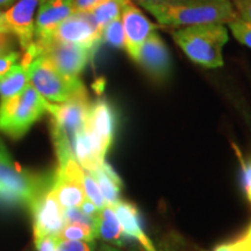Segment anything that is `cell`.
I'll use <instances>...</instances> for the list:
<instances>
[{
    "instance_id": "1",
    "label": "cell",
    "mask_w": 251,
    "mask_h": 251,
    "mask_svg": "<svg viewBox=\"0 0 251 251\" xmlns=\"http://www.w3.org/2000/svg\"><path fill=\"white\" fill-rule=\"evenodd\" d=\"M147 9L161 25L181 28L199 25H226L238 17L231 0H183L163 2Z\"/></svg>"
},
{
    "instance_id": "2",
    "label": "cell",
    "mask_w": 251,
    "mask_h": 251,
    "mask_svg": "<svg viewBox=\"0 0 251 251\" xmlns=\"http://www.w3.org/2000/svg\"><path fill=\"white\" fill-rule=\"evenodd\" d=\"M175 42L194 63L203 68L215 69L224 65L222 50L228 42L225 25H199L175 30Z\"/></svg>"
},
{
    "instance_id": "3",
    "label": "cell",
    "mask_w": 251,
    "mask_h": 251,
    "mask_svg": "<svg viewBox=\"0 0 251 251\" xmlns=\"http://www.w3.org/2000/svg\"><path fill=\"white\" fill-rule=\"evenodd\" d=\"M54 183L52 175H35L20 169L12 161L0 141V198L31 207Z\"/></svg>"
},
{
    "instance_id": "4",
    "label": "cell",
    "mask_w": 251,
    "mask_h": 251,
    "mask_svg": "<svg viewBox=\"0 0 251 251\" xmlns=\"http://www.w3.org/2000/svg\"><path fill=\"white\" fill-rule=\"evenodd\" d=\"M48 103L30 84L17 96L0 100V133L15 140L23 137L48 113Z\"/></svg>"
},
{
    "instance_id": "5",
    "label": "cell",
    "mask_w": 251,
    "mask_h": 251,
    "mask_svg": "<svg viewBox=\"0 0 251 251\" xmlns=\"http://www.w3.org/2000/svg\"><path fill=\"white\" fill-rule=\"evenodd\" d=\"M29 84L51 103H61L79 94L86 89L79 77H70L58 71L48 59L37 55L31 59L28 68Z\"/></svg>"
},
{
    "instance_id": "6",
    "label": "cell",
    "mask_w": 251,
    "mask_h": 251,
    "mask_svg": "<svg viewBox=\"0 0 251 251\" xmlns=\"http://www.w3.org/2000/svg\"><path fill=\"white\" fill-rule=\"evenodd\" d=\"M37 55L43 56L62 74L78 77L96 54V47L57 40H43L34 42Z\"/></svg>"
},
{
    "instance_id": "7",
    "label": "cell",
    "mask_w": 251,
    "mask_h": 251,
    "mask_svg": "<svg viewBox=\"0 0 251 251\" xmlns=\"http://www.w3.org/2000/svg\"><path fill=\"white\" fill-rule=\"evenodd\" d=\"M117 128V113L107 100L99 99L90 105L83 129L89 137L96 156L105 162L114 140Z\"/></svg>"
},
{
    "instance_id": "8",
    "label": "cell",
    "mask_w": 251,
    "mask_h": 251,
    "mask_svg": "<svg viewBox=\"0 0 251 251\" xmlns=\"http://www.w3.org/2000/svg\"><path fill=\"white\" fill-rule=\"evenodd\" d=\"M90 105L87 92L65 102H49L48 113L51 115V128L61 131L72 141L75 135L84 127Z\"/></svg>"
},
{
    "instance_id": "9",
    "label": "cell",
    "mask_w": 251,
    "mask_h": 251,
    "mask_svg": "<svg viewBox=\"0 0 251 251\" xmlns=\"http://www.w3.org/2000/svg\"><path fill=\"white\" fill-rule=\"evenodd\" d=\"M77 43L98 48L101 41V31L94 25L87 12H75L63 20L45 40ZM43 41V40H41Z\"/></svg>"
},
{
    "instance_id": "10",
    "label": "cell",
    "mask_w": 251,
    "mask_h": 251,
    "mask_svg": "<svg viewBox=\"0 0 251 251\" xmlns=\"http://www.w3.org/2000/svg\"><path fill=\"white\" fill-rule=\"evenodd\" d=\"M29 209L33 214L35 240L46 236H58L65 225L64 209L58 203L51 187L37 198Z\"/></svg>"
},
{
    "instance_id": "11",
    "label": "cell",
    "mask_w": 251,
    "mask_h": 251,
    "mask_svg": "<svg viewBox=\"0 0 251 251\" xmlns=\"http://www.w3.org/2000/svg\"><path fill=\"white\" fill-rule=\"evenodd\" d=\"M41 0H18L5 11V20L20 48L26 50L35 42V20Z\"/></svg>"
},
{
    "instance_id": "12",
    "label": "cell",
    "mask_w": 251,
    "mask_h": 251,
    "mask_svg": "<svg viewBox=\"0 0 251 251\" xmlns=\"http://www.w3.org/2000/svg\"><path fill=\"white\" fill-rule=\"evenodd\" d=\"M150 78L164 81L171 74V56L158 34L151 33L141 47L136 61Z\"/></svg>"
},
{
    "instance_id": "13",
    "label": "cell",
    "mask_w": 251,
    "mask_h": 251,
    "mask_svg": "<svg viewBox=\"0 0 251 251\" xmlns=\"http://www.w3.org/2000/svg\"><path fill=\"white\" fill-rule=\"evenodd\" d=\"M120 18L125 33V49L128 55L136 61L141 47L153 33L156 26L133 2L122 8Z\"/></svg>"
},
{
    "instance_id": "14",
    "label": "cell",
    "mask_w": 251,
    "mask_h": 251,
    "mask_svg": "<svg viewBox=\"0 0 251 251\" xmlns=\"http://www.w3.org/2000/svg\"><path fill=\"white\" fill-rule=\"evenodd\" d=\"M72 13L74 0H41L35 20V41L47 39Z\"/></svg>"
},
{
    "instance_id": "15",
    "label": "cell",
    "mask_w": 251,
    "mask_h": 251,
    "mask_svg": "<svg viewBox=\"0 0 251 251\" xmlns=\"http://www.w3.org/2000/svg\"><path fill=\"white\" fill-rule=\"evenodd\" d=\"M113 208L120 220L124 234L128 241L137 242L146 251H157L151 241L144 233L140 211L134 203L120 200L113 206Z\"/></svg>"
},
{
    "instance_id": "16",
    "label": "cell",
    "mask_w": 251,
    "mask_h": 251,
    "mask_svg": "<svg viewBox=\"0 0 251 251\" xmlns=\"http://www.w3.org/2000/svg\"><path fill=\"white\" fill-rule=\"evenodd\" d=\"M37 51L35 46L28 48L25 54L21 56L18 63L12 67L6 74L0 78V100L11 98L23 92L28 84H29V76H28V68Z\"/></svg>"
},
{
    "instance_id": "17",
    "label": "cell",
    "mask_w": 251,
    "mask_h": 251,
    "mask_svg": "<svg viewBox=\"0 0 251 251\" xmlns=\"http://www.w3.org/2000/svg\"><path fill=\"white\" fill-rule=\"evenodd\" d=\"M97 237L101 238L105 243L114 247L124 246L128 240L124 234L120 220L112 206H105L97 215Z\"/></svg>"
},
{
    "instance_id": "18",
    "label": "cell",
    "mask_w": 251,
    "mask_h": 251,
    "mask_svg": "<svg viewBox=\"0 0 251 251\" xmlns=\"http://www.w3.org/2000/svg\"><path fill=\"white\" fill-rule=\"evenodd\" d=\"M93 178L98 183L100 192L105 200L106 206H114L115 203L120 201L121 190L124 186L120 176L117 171L108 164L107 162H103L97 170L90 172Z\"/></svg>"
},
{
    "instance_id": "19",
    "label": "cell",
    "mask_w": 251,
    "mask_h": 251,
    "mask_svg": "<svg viewBox=\"0 0 251 251\" xmlns=\"http://www.w3.org/2000/svg\"><path fill=\"white\" fill-rule=\"evenodd\" d=\"M51 190L63 209L79 207L86 199L83 185L57 174L56 171L54 174V183H52Z\"/></svg>"
},
{
    "instance_id": "20",
    "label": "cell",
    "mask_w": 251,
    "mask_h": 251,
    "mask_svg": "<svg viewBox=\"0 0 251 251\" xmlns=\"http://www.w3.org/2000/svg\"><path fill=\"white\" fill-rule=\"evenodd\" d=\"M129 2H131V0H103L87 13L94 25L101 31L103 27L107 26L111 21L120 17L122 8Z\"/></svg>"
},
{
    "instance_id": "21",
    "label": "cell",
    "mask_w": 251,
    "mask_h": 251,
    "mask_svg": "<svg viewBox=\"0 0 251 251\" xmlns=\"http://www.w3.org/2000/svg\"><path fill=\"white\" fill-rule=\"evenodd\" d=\"M59 241H94L96 230L92 227L81 224H65L58 234Z\"/></svg>"
},
{
    "instance_id": "22",
    "label": "cell",
    "mask_w": 251,
    "mask_h": 251,
    "mask_svg": "<svg viewBox=\"0 0 251 251\" xmlns=\"http://www.w3.org/2000/svg\"><path fill=\"white\" fill-rule=\"evenodd\" d=\"M101 41L114 48L125 49V33L121 18L119 17L111 21L101 30Z\"/></svg>"
},
{
    "instance_id": "23",
    "label": "cell",
    "mask_w": 251,
    "mask_h": 251,
    "mask_svg": "<svg viewBox=\"0 0 251 251\" xmlns=\"http://www.w3.org/2000/svg\"><path fill=\"white\" fill-rule=\"evenodd\" d=\"M83 188H84V192H85L86 199H89L90 201H92L99 211L106 206L105 200H103L101 192H100L98 183H97L96 179H94L93 176L87 171H85V175H84Z\"/></svg>"
},
{
    "instance_id": "24",
    "label": "cell",
    "mask_w": 251,
    "mask_h": 251,
    "mask_svg": "<svg viewBox=\"0 0 251 251\" xmlns=\"http://www.w3.org/2000/svg\"><path fill=\"white\" fill-rule=\"evenodd\" d=\"M231 33L238 42L251 48V24L237 17L228 24Z\"/></svg>"
},
{
    "instance_id": "25",
    "label": "cell",
    "mask_w": 251,
    "mask_h": 251,
    "mask_svg": "<svg viewBox=\"0 0 251 251\" xmlns=\"http://www.w3.org/2000/svg\"><path fill=\"white\" fill-rule=\"evenodd\" d=\"M236 152L241 163V185L248 202L251 205V157L246 159L237 149Z\"/></svg>"
},
{
    "instance_id": "26",
    "label": "cell",
    "mask_w": 251,
    "mask_h": 251,
    "mask_svg": "<svg viewBox=\"0 0 251 251\" xmlns=\"http://www.w3.org/2000/svg\"><path fill=\"white\" fill-rule=\"evenodd\" d=\"M96 241H59L57 251H97Z\"/></svg>"
},
{
    "instance_id": "27",
    "label": "cell",
    "mask_w": 251,
    "mask_h": 251,
    "mask_svg": "<svg viewBox=\"0 0 251 251\" xmlns=\"http://www.w3.org/2000/svg\"><path fill=\"white\" fill-rule=\"evenodd\" d=\"M18 40L11 33H0V57H4L17 50Z\"/></svg>"
},
{
    "instance_id": "28",
    "label": "cell",
    "mask_w": 251,
    "mask_h": 251,
    "mask_svg": "<svg viewBox=\"0 0 251 251\" xmlns=\"http://www.w3.org/2000/svg\"><path fill=\"white\" fill-rule=\"evenodd\" d=\"M213 251H251V248L248 244L246 238L243 237V235H241L233 241L219 244Z\"/></svg>"
},
{
    "instance_id": "29",
    "label": "cell",
    "mask_w": 251,
    "mask_h": 251,
    "mask_svg": "<svg viewBox=\"0 0 251 251\" xmlns=\"http://www.w3.org/2000/svg\"><path fill=\"white\" fill-rule=\"evenodd\" d=\"M58 238L55 236H46L35 240L37 251H57Z\"/></svg>"
},
{
    "instance_id": "30",
    "label": "cell",
    "mask_w": 251,
    "mask_h": 251,
    "mask_svg": "<svg viewBox=\"0 0 251 251\" xmlns=\"http://www.w3.org/2000/svg\"><path fill=\"white\" fill-rule=\"evenodd\" d=\"M20 58L21 55L19 51H14L7 56H4V57H0V78L4 76L15 63H18Z\"/></svg>"
},
{
    "instance_id": "31",
    "label": "cell",
    "mask_w": 251,
    "mask_h": 251,
    "mask_svg": "<svg viewBox=\"0 0 251 251\" xmlns=\"http://www.w3.org/2000/svg\"><path fill=\"white\" fill-rule=\"evenodd\" d=\"M238 17L251 24V0H244L235 6Z\"/></svg>"
},
{
    "instance_id": "32",
    "label": "cell",
    "mask_w": 251,
    "mask_h": 251,
    "mask_svg": "<svg viewBox=\"0 0 251 251\" xmlns=\"http://www.w3.org/2000/svg\"><path fill=\"white\" fill-rule=\"evenodd\" d=\"M103 0H74L75 12H90Z\"/></svg>"
},
{
    "instance_id": "33",
    "label": "cell",
    "mask_w": 251,
    "mask_h": 251,
    "mask_svg": "<svg viewBox=\"0 0 251 251\" xmlns=\"http://www.w3.org/2000/svg\"><path fill=\"white\" fill-rule=\"evenodd\" d=\"M79 209L85 215L92 216V218H94V216L98 215V212H99V209L97 208L96 205H94L92 201H90L89 199L84 200L83 203H81V205L79 206Z\"/></svg>"
},
{
    "instance_id": "34",
    "label": "cell",
    "mask_w": 251,
    "mask_h": 251,
    "mask_svg": "<svg viewBox=\"0 0 251 251\" xmlns=\"http://www.w3.org/2000/svg\"><path fill=\"white\" fill-rule=\"evenodd\" d=\"M137 2L141 6H143L144 8H148L150 6L153 5H158V4H163V2H169V0H136Z\"/></svg>"
},
{
    "instance_id": "35",
    "label": "cell",
    "mask_w": 251,
    "mask_h": 251,
    "mask_svg": "<svg viewBox=\"0 0 251 251\" xmlns=\"http://www.w3.org/2000/svg\"><path fill=\"white\" fill-rule=\"evenodd\" d=\"M0 33H11L5 20V11H0Z\"/></svg>"
},
{
    "instance_id": "36",
    "label": "cell",
    "mask_w": 251,
    "mask_h": 251,
    "mask_svg": "<svg viewBox=\"0 0 251 251\" xmlns=\"http://www.w3.org/2000/svg\"><path fill=\"white\" fill-rule=\"evenodd\" d=\"M97 251H121L119 248L114 247V246H111V244H107V243H102L101 246L99 247V249Z\"/></svg>"
},
{
    "instance_id": "37",
    "label": "cell",
    "mask_w": 251,
    "mask_h": 251,
    "mask_svg": "<svg viewBox=\"0 0 251 251\" xmlns=\"http://www.w3.org/2000/svg\"><path fill=\"white\" fill-rule=\"evenodd\" d=\"M18 0H0V11H2L4 8H9L12 5L15 4Z\"/></svg>"
},
{
    "instance_id": "38",
    "label": "cell",
    "mask_w": 251,
    "mask_h": 251,
    "mask_svg": "<svg viewBox=\"0 0 251 251\" xmlns=\"http://www.w3.org/2000/svg\"><path fill=\"white\" fill-rule=\"evenodd\" d=\"M242 235H243V237L246 238V241L248 242V244H249L250 248H251V224H250L249 227H248L247 230L244 231Z\"/></svg>"
},
{
    "instance_id": "39",
    "label": "cell",
    "mask_w": 251,
    "mask_h": 251,
    "mask_svg": "<svg viewBox=\"0 0 251 251\" xmlns=\"http://www.w3.org/2000/svg\"><path fill=\"white\" fill-rule=\"evenodd\" d=\"M129 251H146V250H144L141 246H139V244H134V246L130 248Z\"/></svg>"
},
{
    "instance_id": "40",
    "label": "cell",
    "mask_w": 251,
    "mask_h": 251,
    "mask_svg": "<svg viewBox=\"0 0 251 251\" xmlns=\"http://www.w3.org/2000/svg\"><path fill=\"white\" fill-rule=\"evenodd\" d=\"M242 1H244V0H233V4H234V6H236L237 4H240V2H242Z\"/></svg>"
},
{
    "instance_id": "41",
    "label": "cell",
    "mask_w": 251,
    "mask_h": 251,
    "mask_svg": "<svg viewBox=\"0 0 251 251\" xmlns=\"http://www.w3.org/2000/svg\"><path fill=\"white\" fill-rule=\"evenodd\" d=\"M172 1H183V0H169V2H172Z\"/></svg>"
},
{
    "instance_id": "42",
    "label": "cell",
    "mask_w": 251,
    "mask_h": 251,
    "mask_svg": "<svg viewBox=\"0 0 251 251\" xmlns=\"http://www.w3.org/2000/svg\"><path fill=\"white\" fill-rule=\"evenodd\" d=\"M231 1H233V0H231Z\"/></svg>"
}]
</instances>
